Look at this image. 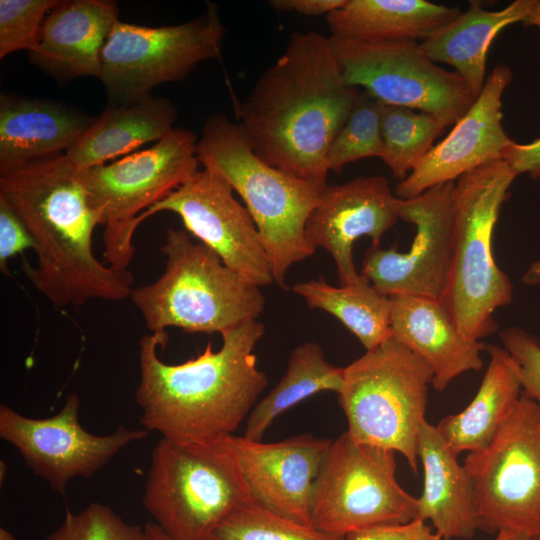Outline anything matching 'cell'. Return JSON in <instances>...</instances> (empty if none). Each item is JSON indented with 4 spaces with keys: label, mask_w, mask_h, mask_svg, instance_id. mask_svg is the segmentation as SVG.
<instances>
[{
    "label": "cell",
    "mask_w": 540,
    "mask_h": 540,
    "mask_svg": "<svg viewBox=\"0 0 540 540\" xmlns=\"http://www.w3.org/2000/svg\"><path fill=\"white\" fill-rule=\"evenodd\" d=\"M292 290L308 307L338 319L366 351L392 337L390 297L379 293L363 275L349 285L336 287L319 278L296 283Z\"/></svg>",
    "instance_id": "cell-29"
},
{
    "label": "cell",
    "mask_w": 540,
    "mask_h": 540,
    "mask_svg": "<svg viewBox=\"0 0 540 540\" xmlns=\"http://www.w3.org/2000/svg\"><path fill=\"white\" fill-rule=\"evenodd\" d=\"M360 92L345 84L329 37L293 33L239 105V122L266 163L327 184L326 155Z\"/></svg>",
    "instance_id": "cell-1"
},
{
    "label": "cell",
    "mask_w": 540,
    "mask_h": 540,
    "mask_svg": "<svg viewBox=\"0 0 540 540\" xmlns=\"http://www.w3.org/2000/svg\"><path fill=\"white\" fill-rule=\"evenodd\" d=\"M400 200L382 176H361L323 189L308 217L306 235L315 249L332 256L340 285L359 281L355 241L366 236L372 247H380L382 236L400 219Z\"/></svg>",
    "instance_id": "cell-18"
},
{
    "label": "cell",
    "mask_w": 540,
    "mask_h": 540,
    "mask_svg": "<svg viewBox=\"0 0 540 540\" xmlns=\"http://www.w3.org/2000/svg\"><path fill=\"white\" fill-rule=\"evenodd\" d=\"M144 532L145 540H173L155 523L146 524Z\"/></svg>",
    "instance_id": "cell-41"
},
{
    "label": "cell",
    "mask_w": 540,
    "mask_h": 540,
    "mask_svg": "<svg viewBox=\"0 0 540 540\" xmlns=\"http://www.w3.org/2000/svg\"><path fill=\"white\" fill-rule=\"evenodd\" d=\"M453 188L454 182H448L400 198L399 218L415 227L411 246L405 252L371 246L362 262L360 274L379 293L440 299L452 257Z\"/></svg>",
    "instance_id": "cell-15"
},
{
    "label": "cell",
    "mask_w": 540,
    "mask_h": 540,
    "mask_svg": "<svg viewBox=\"0 0 540 540\" xmlns=\"http://www.w3.org/2000/svg\"><path fill=\"white\" fill-rule=\"evenodd\" d=\"M197 157L243 199L274 282L284 287L289 268L316 250L308 241L306 224L327 184L301 179L266 163L253 151L240 125L222 113L206 119Z\"/></svg>",
    "instance_id": "cell-4"
},
{
    "label": "cell",
    "mask_w": 540,
    "mask_h": 540,
    "mask_svg": "<svg viewBox=\"0 0 540 540\" xmlns=\"http://www.w3.org/2000/svg\"><path fill=\"white\" fill-rule=\"evenodd\" d=\"M490 362L469 405L436 425L455 454L486 448L511 414L521 394L519 369L503 348L487 345Z\"/></svg>",
    "instance_id": "cell-27"
},
{
    "label": "cell",
    "mask_w": 540,
    "mask_h": 540,
    "mask_svg": "<svg viewBox=\"0 0 540 540\" xmlns=\"http://www.w3.org/2000/svg\"><path fill=\"white\" fill-rule=\"evenodd\" d=\"M211 540H348L276 515L253 500L229 515Z\"/></svg>",
    "instance_id": "cell-32"
},
{
    "label": "cell",
    "mask_w": 540,
    "mask_h": 540,
    "mask_svg": "<svg viewBox=\"0 0 540 540\" xmlns=\"http://www.w3.org/2000/svg\"><path fill=\"white\" fill-rule=\"evenodd\" d=\"M348 540H443L422 520L381 528H375L347 536Z\"/></svg>",
    "instance_id": "cell-37"
},
{
    "label": "cell",
    "mask_w": 540,
    "mask_h": 540,
    "mask_svg": "<svg viewBox=\"0 0 540 540\" xmlns=\"http://www.w3.org/2000/svg\"><path fill=\"white\" fill-rule=\"evenodd\" d=\"M79 409L76 393L66 398L58 413L42 419L0 405V437L19 451L35 475L61 495L70 480L92 477L120 450L149 434L147 429L123 426L108 435L92 434L81 426Z\"/></svg>",
    "instance_id": "cell-14"
},
{
    "label": "cell",
    "mask_w": 540,
    "mask_h": 540,
    "mask_svg": "<svg viewBox=\"0 0 540 540\" xmlns=\"http://www.w3.org/2000/svg\"><path fill=\"white\" fill-rule=\"evenodd\" d=\"M264 332L257 319L245 321L221 334L219 350L208 342L200 355L180 364H167L158 356L167 333L143 336L135 396L144 429L184 443L232 435L268 385L254 353Z\"/></svg>",
    "instance_id": "cell-2"
},
{
    "label": "cell",
    "mask_w": 540,
    "mask_h": 540,
    "mask_svg": "<svg viewBox=\"0 0 540 540\" xmlns=\"http://www.w3.org/2000/svg\"><path fill=\"white\" fill-rule=\"evenodd\" d=\"M382 106L375 97L360 89L347 120L328 149V171L340 173L349 163L363 158L381 157Z\"/></svg>",
    "instance_id": "cell-31"
},
{
    "label": "cell",
    "mask_w": 540,
    "mask_h": 540,
    "mask_svg": "<svg viewBox=\"0 0 540 540\" xmlns=\"http://www.w3.org/2000/svg\"><path fill=\"white\" fill-rule=\"evenodd\" d=\"M197 136L174 128L152 147L77 170L91 204L103 213L105 263L128 270L138 217L198 170Z\"/></svg>",
    "instance_id": "cell-9"
},
{
    "label": "cell",
    "mask_w": 540,
    "mask_h": 540,
    "mask_svg": "<svg viewBox=\"0 0 540 540\" xmlns=\"http://www.w3.org/2000/svg\"><path fill=\"white\" fill-rule=\"evenodd\" d=\"M540 540V539H539Z\"/></svg>",
    "instance_id": "cell-45"
},
{
    "label": "cell",
    "mask_w": 540,
    "mask_h": 540,
    "mask_svg": "<svg viewBox=\"0 0 540 540\" xmlns=\"http://www.w3.org/2000/svg\"><path fill=\"white\" fill-rule=\"evenodd\" d=\"M444 128L426 112L383 104L380 159L401 181L419 164Z\"/></svg>",
    "instance_id": "cell-30"
},
{
    "label": "cell",
    "mask_w": 540,
    "mask_h": 540,
    "mask_svg": "<svg viewBox=\"0 0 540 540\" xmlns=\"http://www.w3.org/2000/svg\"><path fill=\"white\" fill-rule=\"evenodd\" d=\"M162 211L179 215L188 232L250 283L262 287L274 282L253 218L235 199L231 186L213 171L197 170L138 220L141 224Z\"/></svg>",
    "instance_id": "cell-16"
},
{
    "label": "cell",
    "mask_w": 540,
    "mask_h": 540,
    "mask_svg": "<svg viewBox=\"0 0 540 540\" xmlns=\"http://www.w3.org/2000/svg\"><path fill=\"white\" fill-rule=\"evenodd\" d=\"M518 175L504 160L477 167L454 182L450 270L439 302L470 340L497 330L495 311L512 302L513 285L493 256L500 209Z\"/></svg>",
    "instance_id": "cell-5"
},
{
    "label": "cell",
    "mask_w": 540,
    "mask_h": 540,
    "mask_svg": "<svg viewBox=\"0 0 540 540\" xmlns=\"http://www.w3.org/2000/svg\"><path fill=\"white\" fill-rule=\"evenodd\" d=\"M329 39L345 84L365 90L384 105L426 112L447 127L476 99L457 72L430 60L417 41Z\"/></svg>",
    "instance_id": "cell-13"
},
{
    "label": "cell",
    "mask_w": 540,
    "mask_h": 540,
    "mask_svg": "<svg viewBox=\"0 0 540 540\" xmlns=\"http://www.w3.org/2000/svg\"><path fill=\"white\" fill-rule=\"evenodd\" d=\"M347 0H271L275 10L295 12L304 16L328 15L345 5Z\"/></svg>",
    "instance_id": "cell-39"
},
{
    "label": "cell",
    "mask_w": 540,
    "mask_h": 540,
    "mask_svg": "<svg viewBox=\"0 0 540 540\" xmlns=\"http://www.w3.org/2000/svg\"><path fill=\"white\" fill-rule=\"evenodd\" d=\"M521 23L526 27L536 26L540 28V0H533L531 9Z\"/></svg>",
    "instance_id": "cell-40"
},
{
    "label": "cell",
    "mask_w": 540,
    "mask_h": 540,
    "mask_svg": "<svg viewBox=\"0 0 540 540\" xmlns=\"http://www.w3.org/2000/svg\"><path fill=\"white\" fill-rule=\"evenodd\" d=\"M177 115L171 100L153 95L129 104L108 105L65 155L77 170L104 164L162 139L174 129Z\"/></svg>",
    "instance_id": "cell-24"
},
{
    "label": "cell",
    "mask_w": 540,
    "mask_h": 540,
    "mask_svg": "<svg viewBox=\"0 0 540 540\" xmlns=\"http://www.w3.org/2000/svg\"><path fill=\"white\" fill-rule=\"evenodd\" d=\"M161 250L166 257L162 275L130 294L151 333L177 327L188 333L222 334L262 313L260 287L186 231L168 229Z\"/></svg>",
    "instance_id": "cell-6"
},
{
    "label": "cell",
    "mask_w": 540,
    "mask_h": 540,
    "mask_svg": "<svg viewBox=\"0 0 540 540\" xmlns=\"http://www.w3.org/2000/svg\"><path fill=\"white\" fill-rule=\"evenodd\" d=\"M0 540H17V538L7 529L0 528Z\"/></svg>",
    "instance_id": "cell-44"
},
{
    "label": "cell",
    "mask_w": 540,
    "mask_h": 540,
    "mask_svg": "<svg viewBox=\"0 0 540 540\" xmlns=\"http://www.w3.org/2000/svg\"><path fill=\"white\" fill-rule=\"evenodd\" d=\"M496 537L494 540H531L527 536L511 531V530H501L498 533H496ZM443 540H450V539H443Z\"/></svg>",
    "instance_id": "cell-43"
},
{
    "label": "cell",
    "mask_w": 540,
    "mask_h": 540,
    "mask_svg": "<svg viewBox=\"0 0 540 540\" xmlns=\"http://www.w3.org/2000/svg\"><path fill=\"white\" fill-rule=\"evenodd\" d=\"M47 540H145V532L123 521L109 506L95 502L77 513L67 511Z\"/></svg>",
    "instance_id": "cell-33"
},
{
    "label": "cell",
    "mask_w": 540,
    "mask_h": 540,
    "mask_svg": "<svg viewBox=\"0 0 540 540\" xmlns=\"http://www.w3.org/2000/svg\"><path fill=\"white\" fill-rule=\"evenodd\" d=\"M5 199L30 232L37 257L26 265L33 286L56 307L130 296L133 275L99 261L93 232L103 223L65 154L0 176Z\"/></svg>",
    "instance_id": "cell-3"
},
{
    "label": "cell",
    "mask_w": 540,
    "mask_h": 540,
    "mask_svg": "<svg viewBox=\"0 0 540 540\" xmlns=\"http://www.w3.org/2000/svg\"><path fill=\"white\" fill-rule=\"evenodd\" d=\"M424 486L416 519L430 520L443 539L472 538L478 527L472 479L436 426L426 420L418 437Z\"/></svg>",
    "instance_id": "cell-23"
},
{
    "label": "cell",
    "mask_w": 540,
    "mask_h": 540,
    "mask_svg": "<svg viewBox=\"0 0 540 540\" xmlns=\"http://www.w3.org/2000/svg\"><path fill=\"white\" fill-rule=\"evenodd\" d=\"M34 242L25 224L5 199L0 197V268L7 271L10 258L33 249Z\"/></svg>",
    "instance_id": "cell-36"
},
{
    "label": "cell",
    "mask_w": 540,
    "mask_h": 540,
    "mask_svg": "<svg viewBox=\"0 0 540 540\" xmlns=\"http://www.w3.org/2000/svg\"><path fill=\"white\" fill-rule=\"evenodd\" d=\"M229 436L204 443L162 437L154 446L143 504L173 540H211L252 501Z\"/></svg>",
    "instance_id": "cell-7"
},
{
    "label": "cell",
    "mask_w": 540,
    "mask_h": 540,
    "mask_svg": "<svg viewBox=\"0 0 540 540\" xmlns=\"http://www.w3.org/2000/svg\"><path fill=\"white\" fill-rule=\"evenodd\" d=\"M107 0H60L46 15L29 61L61 82L99 77L106 40L119 21Z\"/></svg>",
    "instance_id": "cell-20"
},
{
    "label": "cell",
    "mask_w": 540,
    "mask_h": 540,
    "mask_svg": "<svg viewBox=\"0 0 540 540\" xmlns=\"http://www.w3.org/2000/svg\"><path fill=\"white\" fill-rule=\"evenodd\" d=\"M395 454L347 432L332 440L315 485L311 526L347 537L416 519L418 498L397 482Z\"/></svg>",
    "instance_id": "cell-10"
},
{
    "label": "cell",
    "mask_w": 540,
    "mask_h": 540,
    "mask_svg": "<svg viewBox=\"0 0 540 540\" xmlns=\"http://www.w3.org/2000/svg\"><path fill=\"white\" fill-rule=\"evenodd\" d=\"M251 499L283 518L311 525L317 478L331 439L302 434L265 443L229 436Z\"/></svg>",
    "instance_id": "cell-19"
},
{
    "label": "cell",
    "mask_w": 540,
    "mask_h": 540,
    "mask_svg": "<svg viewBox=\"0 0 540 540\" xmlns=\"http://www.w3.org/2000/svg\"><path fill=\"white\" fill-rule=\"evenodd\" d=\"M390 300L392 337L430 365L435 390L443 391L459 375L483 367L486 345L465 337L439 300L413 295Z\"/></svg>",
    "instance_id": "cell-22"
},
{
    "label": "cell",
    "mask_w": 540,
    "mask_h": 540,
    "mask_svg": "<svg viewBox=\"0 0 540 540\" xmlns=\"http://www.w3.org/2000/svg\"><path fill=\"white\" fill-rule=\"evenodd\" d=\"M522 281L526 285H535L540 283V261H536L531 264V266L522 276Z\"/></svg>",
    "instance_id": "cell-42"
},
{
    "label": "cell",
    "mask_w": 540,
    "mask_h": 540,
    "mask_svg": "<svg viewBox=\"0 0 540 540\" xmlns=\"http://www.w3.org/2000/svg\"><path fill=\"white\" fill-rule=\"evenodd\" d=\"M94 117L58 101L1 93L0 176L65 154Z\"/></svg>",
    "instance_id": "cell-21"
},
{
    "label": "cell",
    "mask_w": 540,
    "mask_h": 540,
    "mask_svg": "<svg viewBox=\"0 0 540 540\" xmlns=\"http://www.w3.org/2000/svg\"><path fill=\"white\" fill-rule=\"evenodd\" d=\"M499 336L518 366L522 394L540 406V340L516 326L504 329Z\"/></svg>",
    "instance_id": "cell-35"
},
{
    "label": "cell",
    "mask_w": 540,
    "mask_h": 540,
    "mask_svg": "<svg viewBox=\"0 0 540 540\" xmlns=\"http://www.w3.org/2000/svg\"><path fill=\"white\" fill-rule=\"evenodd\" d=\"M502 160L517 175L527 173L535 180L540 179V138L525 144L514 141L504 151Z\"/></svg>",
    "instance_id": "cell-38"
},
{
    "label": "cell",
    "mask_w": 540,
    "mask_h": 540,
    "mask_svg": "<svg viewBox=\"0 0 540 540\" xmlns=\"http://www.w3.org/2000/svg\"><path fill=\"white\" fill-rule=\"evenodd\" d=\"M478 527L540 539V406L521 394L491 443L464 460Z\"/></svg>",
    "instance_id": "cell-11"
},
{
    "label": "cell",
    "mask_w": 540,
    "mask_h": 540,
    "mask_svg": "<svg viewBox=\"0 0 540 540\" xmlns=\"http://www.w3.org/2000/svg\"><path fill=\"white\" fill-rule=\"evenodd\" d=\"M434 373L390 337L344 367L338 401L357 442L400 453L418 473V437Z\"/></svg>",
    "instance_id": "cell-8"
},
{
    "label": "cell",
    "mask_w": 540,
    "mask_h": 540,
    "mask_svg": "<svg viewBox=\"0 0 540 540\" xmlns=\"http://www.w3.org/2000/svg\"><path fill=\"white\" fill-rule=\"evenodd\" d=\"M225 34L218 9L209 3L200 16L178 25H114L101 55L98 79L109 105L146 98L164 83L187 77L201 62L219 59Z\"/></svg>",
    "instance_id": "cell-12"
},
{
    "label": "cell",
    "mask_w": 540,
    "mask_h": 540,
    "mask_svg": "<svg viewBox=\"0 0 540 540\" xmlns=\"http://www.w3.org/2000/svg\"><path fill=\"white\" fill-rule=\"evenodd\" d=\"M512 78L506 64L492 69L480 94L448 135L399 181L394 190L398 198H414L433 186L455 182L477 167L502 159L514 142L502 124V97Z\"/></svg>",
    "instance_id": "cell-17"
},
{
    "label": "cell",
    "mask_w": 540,
    "mask_h": 540,
    "mask_svg": "<svg viewBox=\"0 0 540 540\" xmlns=\"http://www.w3.org/2000/svg\"><path fill=\"white\" fill-rule=\"evenodd\" d=\"M460 13L426 0H347L327 23L332 36L360 42L424 41Z\"/></svg>",
    "instance_id": "cell-25"
},
{
    "label": "cell",
    "mask_w": 540,
    "mask_h": 540,
    "mask_svg": "<svg viewBox=\"0 0 540 540\" xmlns=\"http://www.w3.org/2000/svg\"><path fill=\"white\" fill-rule=\"evenodd\" d=\"M60 0H0V59L33 49L46 15Z\"/></svg>",
    "instance_id": "cell-34"
},
{
    "label": "cell",
    "mask_w": 540,
    "mask_h": 540,
    "mask_svg": "<svg viewBox=\"0 0 540 540\" xmlns=\"http://www.w3.org/2000/svg\"><path fill=\"white\" fill-rule=\"evenodd\" d=\"M532 4L533 0H516L490 11L471 2L468 9L419 43L420 49L433 62L452 66L477 98L487 78V54L493 40L508 25L521 22Z\"/></svg>",
    "instance_id": "cell-26"
},
{
    "label": "cell",
    "mask_w": 540,
    "mask_h": 540,
    "mask_svg": "<svg viewBox=\"0 0 540 540\" xmlns=\"http://www.w3.org/2000/svg\"><path fill=\"white\" fill-rule=\"evenodd\" d=\"M343 373L344 367L328 362L318 343L299 344L291 351L282 378L253 407L246 419L243 436L261 440L274 420L299 402L323 391L338 393L343 384Z\"/></svg>",
    "instance_id": "cell-28"
}]
</instances>
